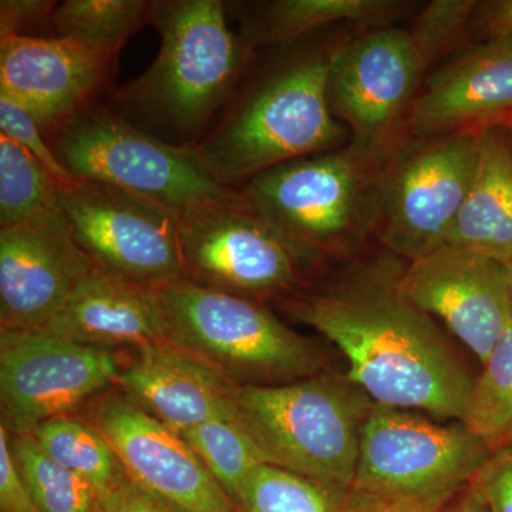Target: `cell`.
I'll return each instance as SVG.
<instances>
[{
	"instance_id": "6da1fadb",
	"label": "cell",
	"mask_w": 512,
	"mask_h": 512,
	"mask_svg": "<svg viewBox=\"0 0 512 512\" xmlns=\"http://www.w3.org/2000/svg\"><path fill=\"white\" fill-rule=\"evenodd\" d=\"M403 268L399 259L359 266L328 286L281 299L282 306L342 352L346 376L373 403L461 421L476 375L436 319L404 295Z\"/></svg>"
},
{
	"instance_id": "7a4b0ae2",
	"label": "cell",
	"mask_w": 512,
	"mask_h": 512,
	"mask_svg": "<svg viewBox=\"0 0 512 512\" xmlns=\"http://www.w3.org/2000/svg\"><path fill=\"white\" fill-rule=\"evenodd\" d=\"M150 25L161 37L156 60L111 92V107L195 146L231 99L252 50L229 29L220 0H157Z\"/></svg>"
},
{
	"instance_id": "3957f363",
	"label": "cell",
	"mask_w": 512,
	"mask_h": 512,
	"mask_svg": "<svg viewBox=\"0 0 512 512\" xmlns=\"http://www.w3.org/2000/svg\"><path fill=\"white\" fill-rule=\"evenodd\" d=\"M332 59L333 52L305 53L232 99L194 146L218 181L238 190L278 165L342 148L348 128L328 99Z\"/></svg>"
},
{
	"instance_id": "277c9868",
	"label": "cell",
	"mask_w": 512,
	"mask_h": 512,
	"mask_svg": "<svg viewBox=\"0 0 512 512\" xmlns=\"http://www.w3.org/2000/svg\"><path fill=\"white\" fill-rule=\"evenodd\" d=\"M380 158L349 144L278 165L238 190L305 268L376 232Z\"/></svg>"
},
{
	"instance_id": "5b68a950",
	"label": "cell",
	"mask_w": 512,
	"mask_h": 512,
	"mask_svg": "<svg viewBox=\"0 0 512 512\" xmlns=\"http://www.w3.org/2000/svg\"><path fill=\"white\" fill-rule=\"evenodd\" d=\"M373 404L348 376L323 370L295 382L238 386L235 417L266 464L349 490Z\"/></svg>"
},
{
	"instance_id": "8992f818",
	"label": "cell",
	"mask_w": 512,
	"mask_h": 512,
	"mask_svg": "<svg viewBox=\"0 0 512 512\" xmlns=\"http://www.w3.org/2000/svg\"><path fill=\"white\" fill-rule=\"evenodd\" d=\"M168 342L211 363L238 386L282 384L323 372L313 340L264 302L184 281L156 289Z\"/></svg>"
},
{
	"instance_id": "52a82bcc",
	"label": "cell",
	"mask_w": 512,
	"mask_h": 512,
	"mask_svg": "<svg viewBox=\"0 0 512 512\" xmlns=\"http://www.w3.org/2000/svg\"><path fill=\"white\" fill-rule=\"evenodd\" d=\"M49 144L76 180L113 185L174 211L208 204L248 207L239 190L215 178L194 146L147 133L100 101L57 131Z\"/></svg>"
},
{
	"instance_id": "ba28073f",
	"label": "cell",
	"mask_w": 512,
	"mask_h": 512,
	"mask_svg": "<svg viewBox=\"0 0 512 512\" xmlns=\"http://www.w3.org/2000/svg\"><path fill=\"white\" fill-rule=\"evenodd\" d=\"M490 448L461 421L373 404L360 440L355 484L384 503L443 510L476 480Z\"/></svg>"
},
{
	"instance_id": "9c48e42d",
	"label": "cell",
	"mask_w": 512,
	"mask_h": 512,
	"mask_svg": "<svg viewBox=\"0 0 512 512\" xmlns=\"http://www.w3.org/2000/svg\"><path fill=\"white\" fill-rule=\"evenodd\" d=\"M56 194L74 239L97 269L150 289L184 281L177 211L97 181L74 180Z\"/></svg>"
},
{
	"instance_id": "30bf717a",
	"label": "cell",
	"mask_w": 512,
	"mask_h": 512,
	"mask_svg": "<svg viewBox=\"0 0 512 512\" xmlns=\"http://www.w3.org/2000/svg\"><path fill=\"white\" fill-rule=\"evenodd\" d=\"M127 350L73 342L49 330H0V426L10 436L73 414L117 386Z\"/></svg>"
},
{
	"instance_id": "8fae6325",
	"label": "cell",
	"mask_w": 512,
	"mask_h": 512,
	"mask_svg": "<svg viewBox=\"0 0 512 512\" xmlns=\"http://www.w3.org/2000/svg\"><path fill=\"white\" fill-rule=\"evenodd\" d=\"M480 131L431 138L383 170L376 234L397 258L414 261L447 244L473 184Z\"/></svg>"
},
{
	"instance_id": "7c38bea8",
	"label": "cell",
	"mask_w": 512,
	"mask_h": 512,
	"mask_svg": "<svg viewBox=\"0 0 512 512\" xmlns=\"http://www.w3.org/2000/svg\"><path fill=\"white\" fill-rule=\"evenodd\" d=\"M177 224L192 284L259 302L299 292L301 261L248 207L195 205Z\"/></svg>"
},
{
	"instance_id": "4fadbf2b",
	"label": "cell",
	"mask_w": 512,
	"mask_h": 512,
	"mask_svg": "<svg viewBox=\"0 0 512 512\" xmlns=\"http://www.w3.org/2000/svg\"><path fill=\"white\" fill-rule=\"evenodd\" d=\"M427 64L410 30L384 26L333 52L328 99L350 130V146L382 157L403 114L409 113Z\"/></svg>"
},
{
	"instance_id": "5bb4252c",
	"label": "cell",
	"mask_w": 512,
	"mask_h": 512,
	"mask_svg": "<svg viewBox=\"0 0 512 512\" xmlns=\"http://www.w3.org/2000/svg\"><path fill=\"white\" fill-rule=\"evenodd\" d=\"M82 417L106 437L128 476L184 512H239L177 431L109 389L84 404Z\"/></svg>"
},
{
	"instance_id": "9a60e30c",
	"label": "cell",
	"mask_w": 512,
	"mask_h": 512,
	"mask_svg": "<svg viewBox=\"0 0 512 512\" xmlns=\"http://www.w3.org/2000/svg\"><path fill=\"white\" fill-rule=\"evenodd\" d=\"M94 269L59 201L0 228V330L46 329Z\"/></svg>"
},
{
	"instance_id": "2e32d148",
	"label": "cell",
	"mask_w": 512,
	"mask_h": 512,
	"mask_svg": "<svg viewBox=\"0 0 512 512\" xmlns=\"http://www.w3.org/2000/svg\"><path fill=\"white\" fill-rule=\"evenodd\" d=\"M117 57L70 37L0 36V96L28 111L49 141L99 103Z\"/></svg>"
},
{
	"instance_id": "e0dca14e",
	"label": "cell",
	"mask_w": 512,
	"mask_h": 512,
	"mask_svg": "<svg viewBox=\"0 0 512 512\" xmlns=\"http://www.w3.org/2000/svg\"><path fill=\"white\" fill-rule=\"evenodd\" d=\"M407 298L484 362L512 318L507 269L501 262L444 244L404 266Z\"/></svg>"
},
{
	"instance_id": "ac0fdd59",
	"label": "cell",
	"mask_w": 512,
	"mask_h": 512,
	"mask_svg": "<svg viewBox=\"0 0 512 512\" xmlns=\"http://www.w3.org/2000/svg\"><path fill=\"white\" fill-rule=\"evenodd\" d=\"M512 113V40L471 45L431 74L407 126L417 138L501 126Z\"/></svg>"
},
{
	"instance_id": "d6986e66",
	"label": "cell",
	"mask_w": 512,
	"mask_h": 512,
	"mask_svg": "<svg viewBox=\"0 0 512 512\" xmlns=\"http://www.w3.org/2000/svg\"><path fill=\"white\" fill-rule=\"evenodd\" d=\"M117 387L178 434L235 416L238 384L168 340L131 350Z\"/></svg>"
},
{
	"instance_id": "ffe728a7",
	"label": "cell",
	"mask_w": 512,
	"mask_h": 512,
	"mask_svg": "<svg viewBox=\"0 0 512 512\" xmlns=\"http://www.w3.org/2000/svg\"><path fill=\"white\" fill-rule=\"evenodd\" d=\"M45 330L83 345L127 350L164 342L156 289L94 269Z\"/></svg>"
},
{
	"instance_id": "44dd1931",
	"label": "cell",
	"mask_w": 512,
	"mask_h": 512,
	"mask_svg": "<svg viewBox=\"0 0 512 512\" xmlns=\"http://www.w3.org/2000/svg\"><path fill=\"white\" fill-rule=\"evenodd\" d=\"M447 244L512 262V147L503 126L480 130L476 175Z\"/></svg>"
},
{
	"instance_id": "7402d4cb",
	"label": "cell",
	"mask_w": 512,
	"mask_h": 512,
	"mask_svg": "<svg viewBox=\"0 0 512 512\" xmlns=\"http://www.w3.org/2000/svg\"><path fill=\"white\" fill-rule=\"evenodd\" d=\"M407 8L409 3L393 0H274L256 3L244 13L238 35L254 52L259 47L292 45L336 23L384 28Z\"/></svg>"
},
{
	"instance_id": "603a6c76",
	"label": "cell",
	"mask_w": 512,
	"mask_h": 512,
	"mask_svg": "<svg viewBox=\"0 0 512 512\" xmlns=\"http://www.w3.org/2000/svg\"><path fill=\"white\" fill-rule=\"evenodd\" d=\"M234 501L239 512H373L383 503L266 463L249 474Z\"/></svg>"
},
{
	"instance_id": "cb8c5ba5",
	"label": "cell",
	"mask_w": 512,
	"mask_h": 512,
	"mask_svg": "<svg viewBox=\"0 0 512 512\" xmlns=\"http://www.w3.org/2000/svg\"><path fill=\"white\" fill-rule=\"evenodd\" d=\"M30 434L47 456L92 485L99 498L128 476L106 437L83 417H56Z\"/></svg>"
},
{
	"instance_id": "d4e9b609",
	"label": "cell",
	"mask_w": 512,
	"mask_h": 512,
	"mask_svg": "<svg viewBox=\"0 0 512 512\" xmlns=\"http://www.w3.org/2000/svg\"><path fill=\"white\" fill-rule=\"evenodd\" d=\"M153 2L147 0H66L50 19L52 36L70 37L119 56L138 30L150 25Z\"/></svg>"
},
{
	"instance_id": "484cf974",
	"label": "cell",
	"mask_w": 512,
	"mask_h": 512,
	"mask_svg": "<svg viewBox=\"0 0 512 512\" xmlns=\"http://www.w3.org/2000/svg\"><path fill=\"white\" fill-rule=\"evenodd\" d=\"M461 423L487 444L491 454L512 450V318L474 377Z\"/></svg>"
},
{
	"instance_id": "4316f807",
	"label": "cell",
	"mask_w": 512,
	"mask_h": 512,
	"mask_svg": "<svg viewBox=\"0 0 512 512\" xmlns=\"http://www.w3.org/2000/svg\"><path fill=\"white\" fill-rule=\"evenodd\" d=\"M9 446L37 512H97L92 485L47 456L32 434H9Z\"/></svg>"
},
{
	"instance_id": "83f0119b",
	"label": "cell",
	"mask_w": 512,
	"mask_h": 512,
	"mask_svg": "<svg viewBox=\"0 0 512 512\" xmlns=\"http://www.w3.org/2000/svg\"><path fill=\"white\" fill-rule=\"evenodd\" d=\"M181 436L232 501L249 474L265 464L258 447L235 416L205 421Z\"/></svg>"
},
{
	"instance_id": "f1b7e54d",
	"label": "cell",
	"mask_w": 512,
	"mask_h": 512,
	"mask_svg": "<svg viewBox=\"0 0 512 512\" xmlns=\"http://www.w3.org/2000/svg\"><path fill=\"white\" fill-rule=\"evenodd\" d=\"M56 204L49 171L26 148L0 134V228L28 221Z\"/></svg>"
},
{
	"instance_id": "f546056e",
	"label": "cell",
	"mask_w": 512,
	"mask_h": 512,
	"mask_svg": "<svg viewBox=\"0 0 512 512\" xmlns=\"http://www.w3.org/2000/svg\"><path fill=\"white\" fill-rule=\"evenodd\" d=\"M474 0H434L420 13L410 30L427 64L450 52L464 36H468V23Z\"/></svg>"
},
{
	"instance_id": "4dcf8cb0",
	"label": "cell",
	"mask_w": 512,
	"mask_h": 512,
	"mask_svg": "<svg viewBox=\"0 0 512 512\" xmlns=\"http://www.w3.org/2000/svg\"><path fill=\"white\" fill-rule=\"evenodd\" d=\"M0 130V134L12 138L42 163L56 187H64L76 180L57 160L37 121L22 106L5 96H0Z\"/></svg>"
},
{
	"instance_id": "1f68e13d",
	"label": "cell",
	"mask_w": 512,
	"mask_h": 512,
	"mask_svg": "<svg viewBox=\"0 0 512 512\" xmlns=\"http://www.w3.org/2000/svg\"><path fill=\"white\" fill-rule=\"evenodd\" d=\"M471 488L490 512H512V450L491 454Z\"/></svg>"
},
{
	"instance_id": "d6a6232c",
	"label": "cell",
	"mask_w": 512,
	"mask_h": 512,
	"mask_svg": "<svg viewBox=\"0 0 512 512\" xmlns=\"http://www.w3.org/2000/svg\"><path fill=\"white\" fill-rule=\"evenodd\" d=\"M56 6L50 0H2L0 36H36L35 29L50 28Z\"/></svg>"
},
{
	"instance_id": "836d02e7",
	"label": "cell",
	"mask_w": 512,
	"mask_h": 512,
	"mask_svg": "<svg viewBox=\"0 0 512 512\" xmlns=\"http://www.w3.org/2000/svg\"><path fill=\"white\" fill-rule=\"evenodd\" d=\"M97 512H184L127 476L99 498Z\"/></svg>"
},
{
	"instance_id": "e575fe53",
	"label": "cell",
	"mask_w": 512,
	"mask_h": 512,
	"mask_svg": "<svg viewBox=\"0 0 512 512\" xmlns=\"http://www.w3.org/2000/svg\"><path fill=\"white\" fill-rule=\"evenodd\" d=\"M468 36L474 45L512 40V0L476 2L468 23Z\"/></svg>"
},
{
	"instance_id": "d590c367",
	"label": "cell",
	"mask_w": 512,
	"mask_h": 512,
	"mask_svg": "<svg viewBox=\"0 0 512 512\" xmlns=\"http://www.w3.org/2000/svg\"><path fill=\"white\" fill-rule=\"evenodd\" d=\"M0 512H37L10 453L9 434L0 426Z\"/></svg>"
},
{
	"instance_id": "8d00e7d4",
	"label": "cell",
	"mask_w": 512,
	"mask_h": 512,
	"mask_svg": "<svg viewBox=\"0 0 512 512\" xmlns=\"http://www.w3.org/2000/svg\"><path fill=\"white\" fill-rule=\"evenodd\" d=\"M439 512H490L488 508L485 507L481 498L478 497L476 491L470 487L464 491L463 494L458 495L457 498H454L450 504L446 505L443 510Z\"/></svg>"
},
{
	"instance_id": "74e56055",
	"label": "cell",
	"mask_w": 512,
	"mask_h": 512,
	"mask_svg": "<svg viewBox=\"0 0 512 512\" xmlns=\"http://www.w3.org/2000/svg\"><path fill=\"white\" fill-rule=\"evenodd\" d=\"M441 511V510H440ZM373 512H439L413 503H383Z\"/></svg>"
},
{
	"instance_id": "f35d334b",
	"label": "cell",
	"mask_w": 512,
	"mask_h": 512,
	"mask_svg": "<svg viewBox=\"0 0 512 512\" xmlns=\"http://www.w3.org/2000/svg\"><path fill=\"white\" fill-rule=\"evenodd\" d=\"M505 269H507L508 292H510V301L512 306V262H510V264H505Z\"/></svg>"
},
{
	"instance_id": "ab89813d",
	"label": "cell",
	"mask_w": 512,
	"mask_h": 512,
	"mask_svg": "<svg viewBox=\"0 0 512 512\" xmlns=\"http://www.w3.org/2000/svg\"><path fill=\"white\" fill-rule=\"evenodd\" d=\"M505 128V131H507L508 138H510V143L512 147V113L510 116L507 117V119L504 120V123L501 124Z\"/></svg>"
}]
</instances>
